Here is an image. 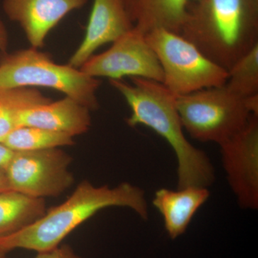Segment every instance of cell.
Returning <instances> with one entry per match:
<instances>
[{"instance_id": "1", "label": "cell", "mask_w": 258, "mask_h": 258, "mask_svg": "<svg viewBox=\"0 0 258 258\" xmlns=\"http://www.w3.org/2000/svg\"><path fill=\"white\" fill-rule=\"evenodd\" d=\"M112 207L131 209L144 220L149 217L144 191L138 186L125 182L111 188L83 181L63 203L25 228L0 239V249L6 253L15 249L50 250L97 212Z\"/></svg>"}, {"instance_id": "2", "label": "cell", "mask_w": 258, "mask_h": 258, "mask_svg": "<svg viewBox=\"0 0 258 258\" xmlns=\"http://www.w3.org/2000/svg\"><path fill=\"white\" fill-rule=\"evenodd\" d=\"M132 84L123 80H111L110 84L125 98L130 107L129 126L143 125L159 134L175 154L178 188H208L215 181V170L203 151L190 143L184 134L176 109L175 96L156 81L132 78Z\"/></svg>"}, {"instance_id": "3", "label": "cell", "mask_w": 258, "mask_h": 258, "mask_svg": "<svg viewBox=\"0 0 258 258\" xmlns=\"http://www.w3.org/2000/svg\"><path fill=\"white\" fill-rule=\"evenodd\" d=\"M179 34L228 71L258 44V0H196Z\"/></svg>"}, {"instance_id": "4", "label": "cell", "mask_w": 258, "mask_h": 258, "mask_svg": "<svg viewBox=\"0 0 258 258\" xmlns=\"http://www.w3.org/2000/svg\"><path fill=\"white\" fill-rule=\"evenodd\" d=\"M101 81L70 64L56 63L46 52L30 47L0 56V87H43L76 100L90 111L99 108Z\"/></svg>"}, {"instance_id": "5", "label": "cell", "mask_w": 258, "mask_h": 258, "mask_svg": "<svg viewBox=\"0 0 258 258\" xmlns=\"http://www.w3.org/2000/svg\"><path fill=\"white\" fill-rule=\"evenodd\" d=\"M183 128L194 139L218 145L238 134L252 116L245 98L225 84L176 96Z\"/></svg>"}, {"instance_id": "6", "label": "cell", "mask_w": 258, "mask_h": 258, "mask_svg": "<svg viewBox=\"0 0 258 258\" xmlns=\"http://www.w3.org/2000/svg\"><path fill=\"white\" fill-rule=\"evenodd\" d=\"M164 73L162 84L174 96L224 86L228 71L179 33L164 28L145 34Z\"/></svg>"}, {"instance_id": "7", "label": "cell", "mask_w": 258, "mask_h": 258, "mask_svg": "<svg viewBox=\"0 0 258 258\" xmlns=\"http://www.w3.org/2000/svg\"><path fill=\"white\" fill-rule=\"evenodd\" d=\"M71 162L60 148L15 152L5 173L13 191L34 198L57 197L74 184Z\"/></svg>"}, {"instance_id": "8", "label": "cell", "mask_w": 258, "mask_h": 258, "mask_svg": "<svg viewBox=\"0 0 258 258\" xmlns=\"http://www.w3.org/2000/svg\"><path fill=\"white\" fill-rule=\"evenodd\" d=\"M93 78H139L162 84L164 73L145 34L133 28L105 52L93 55L79 69Z\"/></svg>"}, {"instance_id": "9", "label": "cell", "mask_w": 258, "mask_h": 258, "mask_svg": "<svg viewBox=\"0 0 258 258\" xmlns=\"http://www.w3.org/2000/svg\"><path fill=\"white\" fill-rule=\"evenodd\" d=\"M222 165L241 208H258V116L220 144Z\"/></svg>"}, {"instance_id": "10", "label": "cell", "mask_w": 258, "mask_h": 258, "mask_svg": "<svg viewBox=\"0 0 258 258\" xmlns=\"http://www.w3.org/2000/svg\"><path fill=\"white\" fill-rule=\"evenodd\" d=\"M88 0H3L5 14L20 25L34 48L40 49L51 30Z\"/></svg>"}, {"instance_id": "11", "label": "cell", "mask_w": 258, "mask_h": 258, "mask_svg": "<svg viewBox=\"0 0 258 258\" xmlns=\"http://www.w3.org/2000/svg\"><path fill=\"white\" fill-rule=\"evenodd\" d=\"M133 28L122 0H93L84 38L68 64L80 69L98 48Z\"/></svg>"}, {"instance_id": "12", "label": "cell", "mask_w": 258, "mask_h": 258, "mask_svg": "<svg viewBox=\"0 0 258 258\" xmlns=\"http://www.w3.org/2000/svg\"><path fill=\"white\" fill-rule=\"evenodd\" d=\"M20 125L37 127L74 137L89 130L91 111L79 102L66 96L58 101L24 110L20 114Z\"/></svg>"}, {"instance_id": "13", "label": "cell", "mask_w": 258, "mask_h": 258, "mask_svg": "<svg viewBox=\"0 0 258 258\" xmlns=\"http://www.w3.org/2000/svg\"><path fill=\"white\" fill-rule=\"evenodd\" d=\"M210 195L208 188L195 186L176 190L163 188L156 191L153 205L162 216L164 227L171 239L174 240L186 232Z\"/></svg>"}, {"instance_id": "14", "label": "cell", "mask_w": 258, "mask_h": 258, "mask_svg": "<svg viewBox=\"0 0 258 258\" xmlns=\"http://www.w3.org/2000/svg\"><path fill=\"white\" fill-rule=\"evenodd\" d=\"M134 28L147 34L164 28L179 33L196 0H122Z\"/></svg>"}, {"instance_id": "15", "label": "cell", "mask_w": 258, "mask_h": 258, "mask_svg": "<svg viewBox=\"0 0 258 258\" xmlns=\"http://www.w3.org/2000/svg\"><path fill=\"white\" fill-rule=\"evenodd\" d=\"M46 212L44 199L8 190L0 192V239L33 223Z\"/></svg>"}, {"instance_id": "16", "label": "cell", "mask_w": 258, "mask_h": 258, "mask_svg": "<svg viewBox=\"0 0 258 258\" xmlns=\"http://www.w3.org/2000/svg\"><path fill=\"white\" fill-rule=\"evenodd\" d=\"M50 101L35 88L0 87V142L20 126L22 111Z\"/></svg>"}, {"instance_id": "17", "label": "cell", "mask_w": 258, "mask_h": 258, "mask_svg": "<svg viewBox=\"0 0 258 258\" xmlns=\"http://www.w3.org/2000/svg\"><path fill=\"white\" fill-rule=\"evenodd\" d=\"M0 143L14 152L43 150L74 145V137L46 129L22 125L10 132Z\"/></svg>"}, {"instance_id": "18", "label": "cell", "mask_w": 258, "mask_h": 258, "mask_svg": "<svg viewBox=\"0 0 258 258\" xmlns=\"http://www.w3.org/2000/svg\"><path fill=\"white\" fill-rule=\"evenodd\" d=\"M225 86L241 98L258 95V44L228 70Z\"/></svg>"}, {"instance_id": "19", "label": "cell", "mask_w": 258, "mask_h": 258, "mask_svg": "<svg viewBox=\"0 0 258 258\" xmlns=\"http://www.w3.org/2000/svg\"><path fill=\"white\" fill-rule=\"evenodd\" d=\"M35 258H84L75 252L69 245L58 246L45 252H38Z\"/></svg>"}, {"instance_id": "20", "label": "cell", "mask_w": 258, "mask_h": 258, "mask_svg": "<svg viewBox=\"0 0 258 258\" xmlns=\"http://www.w3.org/2000/svg\"><path fill=\"white\" fill-rule=\"evenodd\" d=\"M14 153V151L11 150L3 143H0V171L6 170Z\"/></svg>"}, {"instance_id": "21", "label": "cell", "mask_w": 258, "mask_h": 258, "mask_svg": "<svg viewBox=\"0 0 258 258\" xmlns=\"http://www.w3.org/2000/svg\"><path fill=\"white\" fill-rule=\"evenodd\" d=\"M9 46V34L5 23L0 18V51L6 52Z\"/></svg>"}, {"instance_id": "22", "label": "cell", "mask_w": 258, "mask_h": 258, "mask_svg": "<svg viewBox=\"0 0 258 258\" xmlns=\"http://www.w3.org/2000/svg\"><path fill=\"white\" fill-rule=\"evenodd\" d=\"M10 189L5 171H0V192Z\"/></svg>"}, {"instance_id": "23", "label": "cell", "mask_w": 258, "mask_h": 258, "mask_svg": "<svg viewBox=\"0 0 258 258\" xmlns=\"http://www.w3.org/2000/svg\"><path fill=\"white\" fill-rule=\"evenodd\" d=\"M5 254H6V252L0 249V258H5Z\"/></svg>"}]
</instances>
